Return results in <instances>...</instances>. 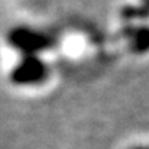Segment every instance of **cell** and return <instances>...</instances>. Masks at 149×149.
I'll return each mask as SVG.
<instances>
[{"label": "cell", "mask_w": 149, "mask_h": 149, "mask_svg": "<svg viewBox=\"0 0 149 149\" xmlns=\"http://www.w3.org/2000/svg\"><path fill=\"white\" fill-rule=\"evenodd\" d=\"M47 77L45 65L35 56L28 55L12 72V81L16 84L41 83Z\"/></svg>", "instance_id": "1"}, {"label": "cell", "mask_w": 149, "mask_h": 149, "mask_svg": "<svg viewBox=\"0 0 149 149\" xmlns=\"http://www.w3.org/2000/svg\"><path fill=\"white\" fill-rule=\"evenodd\" d=\"M10 44L26 54H32L36 51L51 48L54 45V41L28 29H16L10 33Z\"/></svg>", "instance_id": "2"}, {"label": "cell", "mask_w": 149, "mask_h": 149, "mask_svg": "<svg viewBox=\"0 0 149 149\" xmlns=\"http://www.w3.org/2000/svg\"><path fill=\"white\" fill-rule=\"evenodd\" d=\"M138 149H149V148H138Z\"/></svg>", "instance_id": "3"}]
</instances>
